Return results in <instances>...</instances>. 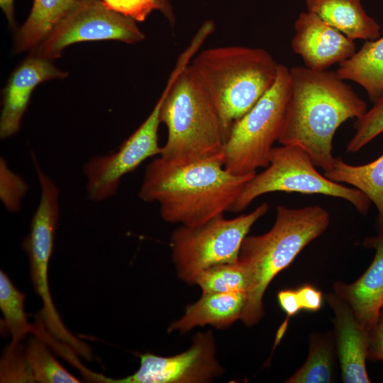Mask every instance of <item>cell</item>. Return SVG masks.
<instances>
[{
    "mask_svg": "<svg viewBox=\"0 0 383 383\" xmlns=\"http://www.w3.org/2000/svg\"><path fill=\"white\" fill-rule=\"evenodd\" d=\"M76 0H33L30 12L14 35L13 52H33L70 11Z\"/></svg>",
    "mask_w": 383,
    "mask_h": 383,
    "instance_id": "cell-20",
    "label": "cell"
},
{
    "mask_svg": "<svg viewBox=\"0 0 383 383\" xmlns=\"http://www.w3.org/2000/svg\"><path fill=\"white\" fill-rule=\"evenodd\" d=\"M0 6L7 19L9 26L11 28L15 27L14 0H0Z\"/></svg>",
    "mask_w": 383,
    "mask_h": 383,
    "instance_id": "cell-33",
    "label": "cell"
},
{
    "mask_svg": "<svg viewBox=\"0 0 383 383\" xmlns=\"http://www.w3.org/2000/svg\"><path fill=\"white\" fill-rule=\"evenodd\" d=\"M334 355L331 335L311 336L309 353L304 364L287 383H329L333 379Z\"/></svg>",
    "mask_w": 383,
    "mask_h": 383,
    "instance_id": "cell-22",
    "label": "cell"
},
{
    "mask_svg": "<svg viewBox=\"0 0 383 383\" xmlns=\"http://www.w3.org/2000/svg\"><path fill=\"white\" fill-rule=\"evenodd\" d=\"M245 299V293L240 292L202 294L198 301L186 307L184 315L171 323L167 331L185 333L206 325L226 328L240 319Z\"/></svg>",
    "mask_w": 383,
    "mask_h": 383,
    "instance_id": "cell-17",
    "label": "cell"
},
{
    "mask_svg": "<svg viewBox=\"0 0 383 383\" xmlns=\"http://www.w3.org/2000/svg\"><path fill=\"white\" fill-rule=\"evenodd\" d=\"M255 174L230 172L221 155L181 165L159 156L146 166L138 194L143 201L158 204L165 221L197 226L230 211Z\"/></svg>",
    "mask_w": 383,
    "mask_h": 383,
    "instance_id": "cell-1",
    "label": "cell"
},
{
    "mask_svg": "<svg viewBox=\"0 0 383 383\" xmlns=\"http://www.w3.org/2000/svg\"><path fill=\"white\" fill-rule=\"evenodd\" d=\"M165 95V87L146 119L116 152L94 157L84 164L87 192L91 200L101 201L113 196L123 176L147 159L160 155L158 130Z\"/></svg>",
    "mask_w": 383,
    "mask_h": 383,
    "instance_id": "cell-10",
    "label": "cell"
},
{
    "mask_svg": "<svg viewBox=\"0 0 383 383\" xmlns=\"http://www.w3.org/2000/svg\"><path fill=\"white\" fill-rule=\"evenodd\" d=\"M0 382H35L26 357L25 347L21 343H10L4 349L0 361Z\"/></svg>",
    "mask_w": 383,
    "mask_h": 383,
    "instance_id": "cell-26",
    "label": "cell"
},
{
    "mask_svg": "<svg viewBox=\"0 0 383 383\" xmlns=\"http://www.w3.org/2000/svg\"><path fill=\"white\" fill-rule=\"evenodd\" d=\"M367 359L383 362V306L375 325L369 331Z\"/></svg>",
    "mask_w": 383,
    "mask_h": 383,
    "instance_id": "cell-29",
    "label": "cell"
},
{
    "mask_svg": "<svg viewBox=\"0 0 383 383\" xmlns=\"http://www.w3.org/2000/svg\"><path fill=\"white\" fill-rule=\"evenodd\" d=\"M68 74L50 60L31 54L25 59L11 73L2 92L1 139L19 131L32 93L38 84L54 79H65Z\"/></svg>",
    "mask_w": 383,
    "mask_h": 383,
    "instance_id": "cell-14",
    "label": "cell"
},
{
    "mask_svg": "<svg viewBox=\"0 0 383 383\" xmlns=\"http://www.w3.org/2000/svg\"><path fill=\"white\" fill-rule=\"evenodd\" d=\"M26 294L19 291L9 277L0 272V308L4 316L3 325L11 336V344H18L29 333L34 325L28 323L24 310Z\"/></svg>",
    "mask_w": 383,
    "mask_h": 383,
    "instance_id": "cell-23",
    "label": "cell"
},
{
    "mask_svg": "<svg viewBox=\"0 0 383 383\" xmlns=\"http://www.w3.org/2000/svg\"><path fill=\"white\" fill-rule=\"evenodd\" d=\"M330 215L320 206L277 208L270 231L247 235L241 245L238 261L249 280L240 320L248 326L257 323L264 315L263 296L270 282L287 267L298 254L328 227Z\"/></svg>",
    "mask_w": 383,
    "mask_h": 383,
    "instance_id": "cell-4",
    "label": "cell"
},
{
    "mask_svg": "<svg viewBox=\"0 0 383 383\" xmlns=\"http://www.w3.org/2000/svg\"><path fill=\"white\" fill-rule=\"evenodd\" d=\"M204 21L179 56L167 82L160 121L167 137L160 157L173 164H187L221 155L226 134L218 111L189 64L214 32Z\"/></svg>",
    "mask_w": 383,
    "mask_h": 383,
    "instance_id": "cell-2",
    "label": "cell"
},
{
    "mask_svg": "<svg viewBox=\"0 0 383 383\" xmlns=\"http://www.w3.org/2000/svg\"><path fill=\"white\" fill-rule=\"evenodd\" d=\"M160 8V12L172 28L176 25V16L172 6V0H157Z\"/></svg>",
    "mask_w": 383,
    "mask_h": 383,
    "instance_id": "cell-32",
    "label": "cell"
},
{
    "mask_svg": "<svg viewBox=\"0 0 383 383\" xmlns=\"http://www.w3.org/2000/svg\"><path fill=\"white\" fill-rule=\"evenodd\" d=\"M25 351L35 382H80L59 363L48 349V344L36 335L28 340Z\"/></svg>",
    "mask_w": 383,
    "mask_h": 383,
    "instance_id": "cell-24",
    "label": "cell"
},
{
    "mask_svg": "<svg viewBox=\"0 0 383 383\" xmlns=\"http://www.w3.org/2000/svg\"><path fill=\"white\" fill-rule=\"evenodd\" d=\"M355 132L346 146V152L355 153L383 132V97L355 123Z\"/></svg>",
    "mask_w": 383,
    "mask_h": 383,
    "instance_id": "cell-27",
    "label": "cell"
},
{
    "mask_svg": "<svg viewBox=\"0 0 383 383\" xmlns=\"http://www.w3.org/2000/svg\"><path fill=\"white\" fill-rule=\"evenodd\" d=\"M145 38L137 21L109 9L102 0H76L50 35L30 54L52 60L74 43L113 40L135 44Z\"/></svg>",
    "mask_w": 383,
    "mask_h": 383,
    "instance_id": "cell-9",
    "label": "cell"
},
{
    "mask_svg": "<svg viewBox=\"0 0 383 383\" xmlns=\"http://www.w3.org/2000/svg\"><path fill=\"white\" fill-rule=\"evenodd\" d=\"M339 77L360 85L370 100L383 97V36L366 40L350 57L338 64Z\"/></svg>",
    "mask_w": 383,
    "mask_h": 383,
    "instance_id": "cell-19",
    "label": "cell"
},
{
    "mask_svg": "<svg viewBox=\"0 0 383 383\" xmlns=\"http://www.w3.org/2000/svg\"><path fill=\"white\" fill-rule=\"evenodd\" d=\"M140 367L121 379L107 383H201L210 382L223 372L216 357V345L210 331L199 333L192 346L173 356L141 354Z\"/></svg>",
    "mask_w": 383,
    "mask_h": 383,
    "instance_id": "cell-11",
    "label": "cell"
},
{
    "mask_svg": "<svg viewBox=\"0 0 383 383\" xmlns=\"http://www.w3.org/2000/svg\"><path fill=\"white\" fill-rule=\"evenodd\" d=\"M194 284L201 288L202 294L240 292L246 294L249 280L245 268L238 260L206 269L196 276Z\"/></svg>",
    "mask_w": 383,
    "mask_h": 383,
    "instance_id": "cell-25",
    "label": "cell"
},
{
    "mask_svg": "<svg viewBox=\"0 0 383 383\" xmlns=\"http://www.w3.org/2000/svg\"><path fill=\"white\" fill-rule=\"evenodd\" d=\"M315 166L309 154L298 145L274 147L268 166L246 183L230 211H243L261 195L283 192L343 199L360 213H367L372 202L365 194L327 178Z\"/></svg>",
    "mask_w": 383,
    "mask_h": 383,
    "instance_id": "cell-7",
    "label": "cell"
},
{
    "mask_svg": "<svg viewBox=\"0 0 383 383\" xmlns=\"http://www.w3.org/2000/svg\"><path fill=\"white\" fill-rule=\"evenodd\" d=\"M289 73L290 96L277 142L301 147L326 172L335 158L337 129L347 120L362 116L367 104L336 72L296 66Z\"/></svg>",
    "mask_w": 383,
    "mask_h": 383,
    "instance_id": "cell-3",
    "label": "cell"
},
{
    "mask_svg": "<svg viewBox=\"0 0 383 383\" xmlns=\"http://www.w3.org/2000/svg\"><path fill=\"white\" fill-rule=\"evenodd\" d=\"M289 96V69L279 64L273 85L231 129L221 152L227 170L243 175L268 166L283 128Z\"/></svg>",
    "mask_w": 383,
    "mask_h": 383,
    "instance_id": "cell-6",
    "label": "cell"
},
{
    "mask_svg": "<svg viewBox=\"0 0 383 383\" xmlns=\"http://www.w3.org/2000/svg\"><path fill=\"white\" fill-rule=\"evenodd\" d=\"M189 65L218 111L226 140L233 123L273 85L279 63L263 48L228 45L198 52Z\"/></svg>",
    "mask_w": 383,
    "mask_h": 383,
    "instance_id": "cell-5",
    "label": "cell"
},
{
    "mask_svg": "<svg viewBox=\"0 0 383 383\" xmlns=\"http://www.w3.org/2000/svg\"><path fill=\"white\" fill-rule=\"evenodd\" d=\"M33 165L40 187V197L31 218L30 233L23 245L28 256L34 289L43 303L42 310L52 313L56 309L50 292L48 269L60 215L59 189L41 169L37 160Z\"/></svg>",
    "mask_w": 383,
    "mask_h": 383,
    "instance_id": "cell-12",
    "label": "cell"
},
{
    "mask_svg": "<svg viewBox=\"0 0 383 383\" xmlns=\"http://www.w3.org/2000/svg\"><path fill=\"white\" fill-rule=\"evenodd\" d=\"M305 4L308 11L353 40L380 37V25L366 13L360 0H305Z\"/></svg>",
    "mask_w": 383,
    "mask_h": 383,
    "instance_id": "cell-18",
    "label": "cell"
},
{
    "mask_svg": "<svg viewBox=\"0 0 383 383\" xmlns=\"http://www.w3.org/2000/svg\"><path fill=\"white\" fill-rule=\"evenodd\" d=\"M268 210L269 204L264 202L250 213L233 218L221 215L197 226H179L170 238L172 258L179 279L194 284L206 269L237 262L244 238Z\"/></svg>",
    "mask_w": 383,
    "mask_h": 383,
    "instance_id": "cell-8",
    "label": "cell"
},
{
    "mask_svg": "<svg viewBox=\"0 0 383 383\" xmlns=\"http://www.w3.org/2000/svg\"><path fill=\"white\" fill-rule=\"evenodd\" d=\"M277 300L288 318L296 315L301 309L296 290L291 289L280 290L277 294Z\"/></svg>",
    "mask_w": 383,
    "mask_h": 383,
    "instance_id": "cell-31",
    "label": "cell"
},
{
    "mask_svg": "<svg viewBox=\"0 0 383 383\" xmlns=\"http://www.w3.org/2000/svg\"><path fill=\"white\" fill-rule=\"evenodd\" d=\"M323 174L365 194L377 209L379 232H383V154L374 161L361 165H350L336 157L331 167Z\"/></svg>",
    "mask_w": 383,
    "mask_h": 383,
    "instance_id": "cell-21",
    "label": "cell"
},
{
    "mask_svg": "<svg viewBox=\"0 0 383 383\" xmlns=\"http://www.w3.org/2000/svg\"><path fill=\"white\" fill-rule=\"evenodd\" d=\"M364 245L375 250L369 267L354 282H335L333 290L350 306L360 324L370 331L383 306V232L367 238Z\"/></svg>",
    "mask_w": 383,
    "mask_h": 383,
    "instance_id": "cell-16",
    "label": "cell"
},
{
    "mask_svg": "<svg viewBox=\"0 0 383 383\" xmlns=\"http://www.w3.org/2000/svg\"><path fill=\"white\" fill-rule=\"evenodd\" d=\"M326 301L334 313L337 354L345 383H370L366 360L369 331L358 321L350 306L335 293Z\"/></svg>",
    "mask_w": 383,
    "mask_h": 383,
    "instance_id": "cell-15",
    "label": "cell"
},
{
    "mask_svg": "<svg viewBox=\"0 0 383 383\" xmlns=\"http://www.w3.org/2000/svg\"><path fill=\"white\" fill-rule=\"evenodd\" d=\"M0 196L5 207L11 211H18L28 185L24 179L9 169L2 157L0 161Z\"/></svg>",
    "mask_w": 383,
    "mask_h": 383,
    "instance_id": "cell-28",
    "label": "cell"
},
{
    "mask_svg": "<svg viewBox=\"0 0 383 383\" xmlns=\"http://www.w3.org/2000/svg\"><path fill=\"white\" fill-rule=\"evenodd\" d=\"M294 28L292 49L309 69L326 70L356 52L355 40L308 11L299 14Z\"/></svg>",
    "mask_w": 383,
    "mask_h": 383,
    "instance_id": "cell-13",
    "label": "cell"
},
{
    "mask_svg": "<svg viewBox=\"0 0 383 383\" xmlns=\"http://www.w3.org/2000/svg\"><path fill=\"white\" fill-rule=\"evenodd\" d=\"M296 291L301 309L314 312L321 307L323 296L322 292L318 289L311 284H305Z\"/></svg>",
    "mask_w": 383,
    "mask_h": 383,
    "instance_id": "cell-30",
    "label": "cell"
}]
</instances>
